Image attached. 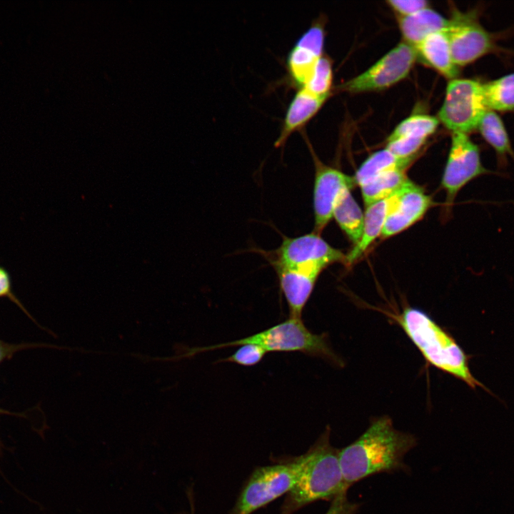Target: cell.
Wrapping results in <instances>:
<instances>
[{
	"instance_id": "6da1fadb",
	"label": "cell",
	"mask_w": 514,
	"mask_h": 514,
	"mask_svg": "<svg viewBox=\"0 0 514 514\" xmlns=\"http://www.w3.org/2000/svg\"><path fill=\"white\" fill-rule=\"evenodd\" d=\"M416 445V438L395 429L390 417L374 419L356 440L339 450L346 484L349 488L368 476L405 469L404 457Z\"/></svg>"
},
{
	"instance_id": "7a4b0ae2",
	"label": "cell",
	"mask_w": 514,
	"mask_h": 514,
	"mask_svg": "<svg viewBox=\"0 0 514 514\" xmlns=\"http://www.w3.org/2000/svg\"><path fill=\"white\" fill-rule=\"evenodd\" d=\"M328 426L305 453V460L297 481L286 495L278 514H293L318 500H332L347 493L339 462V449L330 442Z\"/></svg>"
},
{
	"instance_id": "3957f363",
	"label": "cell",
	"mask_w": 514,
	"mask_h": 514,
	"mask_svg": "<svg viewBox=\"0 0 514 514\" xmlns=\"http://www.w3.org/2000/svg\"><path fill=\"white\" fill-rule=\"evenodd\" d=\"M392 318L429 364L460 379L472 389L480 386L490 392L471 373L468 356L461 347L428 314L407 307Z\"/></svg>"
},
{
	"instance_id": "277c9868",
	"label": "cell",
	"mask_w": 514,
	"mask_h": 514,
	"mask_svg": "<svg viewBox=\"0 0 514 514\" xmlns=\"http://www.w3.org/2000/svg\"><path fill=\"white\" fill-rule=\"evenodd\" d=\"M244 344L259 346L267 353L300 352L321 358L336 365L341 363V361L329 346L326 334L312 333L301 318L293 317L248 337L206 346L199 349V351H213Z\"/></svg>"
},
{
	"instance_id": "5b68a950",
	"label": "cell",
	"mask_w": 514,
	"mask_h": 514,
	"mask_svg": "<svg viewBox=\"0 0 514 514\" xmlns=\"http://www.w3.org/2000/svg\"><path fill=\"white\" fill-rule=\"evenodd\" d=\"M304 460L303 454L256 468L243 485L229 514H252L286 495L297 481Z\"/></svg>"
},
{
	"instance_id": "8992f818",
	"label": "cell",
	"mask_w": 514,
	"mask_h": 514,
	"mask_svg": "<svg viewBox=\"0 0 514 514\" xmlns=\"http://www.w3.org/2000/svg\"><path fill=\"white\" fill-rule=\"evenodd\" d=\"M274 268H284L319 276L328 266L346 262V255L328 244L314 232L297 237H285L275 251Z\"/></svg>"
},
{
	"instance_id": "52a82bcc",
	"label": "cell",
	"mask_w": 514,
	"mask_h": 514,
	"mask_svg": "<svg viewBox=\"0 0 514 514\" xmlns=\"http://www.w3.org/2000/svg\"><path fill=\"white\" fill-rule=\"evenodd\" d=\"M487 109L482 83L454 79L448 84L438 120L452 133L468 134L477 129Z\"/></svg>"
},
{
	"instance_id": "ba28073f",
	"label": "cell",
	"mask_w": 514,
	"mask_h": 514,
	"mask_svg": "<svg viewBox=\"0 0 514 514\" xmlns=\"http://www.w3.org/2000/svg\"><path fill=\"white\" fill-rule=\"evenodd\" d=\"M417 59L415 49L403 41L364 72L344 82L339 89L351 93L386 89L407 77Z\"/></svg>"
},
{
	"instance_id": "9c48e42d",
	"label": "cell",
	"mask_w": 514,
	"mask_h": 514,
	"mask_svg": "<svg viewBox=\"0 0 514 514\" xmlns=\"http://www.w3.org/2000/svg\"><path fill=\"white\" fill-rule=\"evenodd\" d=\"M488 174L503 176L484 167L480 148L468 134L452 133L450 148L441 180L448 206H452L458 193L466 184Z\"/></svg>"
},
{
	"instance_id": "30bf717a",
	"label": "cell",
	"mask_w": 514,
	"mask_h": 514,
	"mask_svg": "<svg viewBox=\"0 0 514 514\" xmlns=\"http://www.w3.org/2000/svg\"><path fill=\"white\" fill-rule=\"evenodd\" d=\"M446 30L454 64L468 65L493 51L491 34L484 29L475 11H453Z\"/></svg>"
},
{
	"instance_id": "8fae6325",
	"label": "cell",
	"mask_w": 514,
	"mask_h": 514,
	"mask_svg": "<svg viewBox=\"0 0 514 514\" xmlns=\"http://www.w3.org/2000/svg\"><path fill=\"white\" fill-rule=\"evenodd\" d=\"M306 143L313 156L315 166L313 185L314 230L320 234L333 218V212L341 192L356 186L353 177L323 164L316 156L308 140Z\"/></svg>"
},
{
	"instance_id": "7c38bea8",
	"label": "cell",
	"mask_w": 514,
	"mask_h": 514,
	"mask_svg": "<svg viewBox=\"0 0 514 514\" xmlns=\"http://www.w3.org/2000/svg\"><path fill=\"white\" fill-rule=\"evenodd\" d=\"M325 33L319 23L313 24L297 39L286 58V69L291 83L298 89L306 86L323 56Z\"/></svg>"
},
{
	"instance_id": "4fadbf2b",
	"label": "cell",
	"mask_w": 514,
	"mask_h": 514,
	"mask_svg": "<svg viewBox=\"0 0 514 514\" xmlns=\"http://www.w3.org/2000/svg\"><path fill=\"white\" fill-rule=\"evenodd\" d=\"M433 204L430 196L410 180L398 191L381 236L390 237L419 221Z\"/></svg>"
},
{
	"instance_id": "5bb4252c",
	"label": "cell",
	"mask_w": 514,
	"mask_h": 514,
	"mask_svg": "<svg viewBox=\"0 0 514 514\" xmlns=\"http://www.w3.org/2000/svg\"><path fill=\"white\" fill-rule=\"evenodd\" d=\"M328 97L314 95L303 89H298L287 107L275 146H282L293 133L301 130L318 113Z\"/></svg>"
},
{
	"instance_id": "9a60e30c",
	"label": "cell",
	"mask_w": 514,
	"mask_h": 514,
	"mask_svg": "<svg viewBox=\"0 0 514 514\" xmlns=\"http://www.w3.org/2000/svg\"><path fill=\"white\" fill-rule=\"evenodd\" d=\"M275 270L288 304L289 317L301 318L318 276L284 268H276Z\"/></svg>"
},
{
	"instance_id": "2e32d148",
	"label": "cell",
	"mask_w": 514,
	"mask_h": 514,
	"mask_svg": "<svg viewBox=\"0 0 514 514\" xmlns=\"http://www.w3.org/2000/svg\"><path fill=\"white\" fill-rule=\"evenodd\" d=\"M398 191L386 198L366 206L361 238L346 255V264L351 265L358 260L376 238L381 236L388 216L396 200Z\"/></svg>"
},
{
	"instance_id": "e0dca14e",
	"label": "cell",
	"mask_w": 514,
	"mask_h": 514,
	"mask_svg": "<svg viewBox=\"0 0 514 514\" xmlns=\"http://www.w3.org/2000/svg\"><path fill=\"white\" fill-rule=\"evenodd\" d=\"M446 30L429 35L415 49L418 58L452 80L456 79L459 68L453 62Z\"/></svg>"
},
{
	"instance_id": "ac0fdd59",
	"label": "cell",
	"mask_w": 514,
	"mask_h": 514,
	"mask_svg": "<svg viewBox=\"0 0 514 514\" xmlns=\"http://www.w3.org/2000/svg\"><path fill=\"white\" fill-rule=\"evenodd\" d=\"M398 24L404 42L415 48L429 35L446 30L449 20L428 7L411 16L399 17Z\"/></svg>"
},
{
	"instance_id": "d6986e66",
	"label": "cell",
	"mask_w": 514,
	"mask_h": 514,
	"mask_svg": "<svg viewBox=\"0 0 514 514\" xmlns=\"http://www.w3.org/2000/svg\"><path fill=\"white\" fill-rule=\"evenodd\" d=\"M351 190L346 188L340 194L333 209V218L356 246L363 234L364 213L353 197Z\"/></svg>"
},
{
	"instance_id": "ffe728a7",
	"label": "cell",
	"mask_w": 514,
	"mask_h": 514,
	"mask_svg": "<svg viewBox=\"0 0 514 514\" xmlns=\"http://www.w3.org/2000/svg\"><path fill=\"white\" fill-rule=\"evenodd\" d=\"M477 129L495 151L499 167H505L508 155L514 158V152L504 124L496 111L487 109Z\"/></svg>"
},
{
	"instance_id": "44dd1931",
	"label": "cell",
	"mask_w": 514,
	"mask_h": 514,
	"mask_svg": "<svg viewBox=\"0 0 514 514\" xmlns=\"http://www.w3.org/2000/svg\"><path fill=\"white\" fill-rule=\"evenodd\" d=\"M416 156L399 157L386 148L378 151L371 154L356 171L353 176L355 183L361 186L383 173L393 170L405 171Z\"/></svg>"
},
{
	"instance_id": "7402d4cb",
	"label": "cell",
	"mask_w": 514,
	"mask_h": 514,
	"mask_svg": "<svg viewBox=\"0 0 514 514\" xmlns=\"http://www.w3.org/2000/svg\"><path fill=\"white\" fill-rule=\"evenodd\" d=\"M408 181L403 170H393L375 177L360 186L364 203L368 206L389 197Z\"/></svg>"
},
{
	"instance_id": "603a6c76",
	"label": "cell",
	"mask_w": 514,
	"mask_h": 514,
	"mask_svg": "<svg viewBox=\"0 0 514 514\" xmlns=\"http://www.w3.org/2000/svg\"><path fill=\"white\" fill-rule=\"evenodd\" d=\"M483 90L488 109L514 111V73L483 83Z\"/></svg>"
},
{
	"instance_id": "cb8c5ba5",
	"label": "cell",
	"mask_w": 514,
	"mask_h": 514,
	"mask_svg": "<svg viewBox=\"0 0 514 514\" xmlns=\"http://www.w3.org/2000/svg\"><path fill=\"white\" fill-rule=\"evenodd\" d=\"M439 124L438 118L426 114H414L402 121L388 137V141L399 138H424L433 134Z\"/></svg>"
},
{
	"instance_id": "d4e9b609",
	"label": "cell",
	"mask_w": 514,
	"mask_h": 514,
	"mask_svg": "<svg viewBox=\"0 0 514 514\" xmlns=\"http://www.w3.org/2000/svg\"><path fill=\"white\" fill-rule=\"evenodd\" d=\"M332 78L331 61L327 56L323 55L318 61L310 79L302 89L314 95L329 96Z\"/></svg>"
},
{
	"instance_id": "484cf974",
	"label": "cell",
	"mask_w": 514,
	"mask_h": 514,
	"mask_svg": "<svg viewBox=\"0 0 514 514\" xmlns=\"http://www.w3.org/2000/svg\"><path fill=\"white\" fill-rule=\"evenodd\" d=\"M239 346L233 353L221 361L243 366H253L260 363L267 353L265 349L257 345L244 344Z\"/></svg>"
},
{
	"instance_id": "4316f807",
	"label": "cell",
	"mask_w": 514,
	"mask_h": 514,
	"mask_svg": "<svg viewBox=\"0 0 514 514\" xmlns=\"http://www.w3.org/2000/svg\"><path fill=\"white\" fill-rule=\"evenodd\" d=\"M425 141L418 138H399L388 141L386 148L399 157H413L417 156Z\"/></svg>"
},
{
	"instance_id": "83f0119b",
	"label": "cell",
	"mask_w": 514,
	"mask_h": 514,
	"mask_svg": "<svg viewBox=\"0 0 514 514\" xmlns=\"http://www.w3.org/2000/svg\"><path fill=\"white\" fill-rule=\"evenodd\" d=\"M387 3L399 17L411 16L428 7L425 0H390Z\"/></svg>"
},
{
	"instance_id": "f1b7e54d",
	"label": "cell",
	"mask_w": 514,
	"mask_h": 514,
	"mask_svg": "<svg viewBox=\"0 0 514 514\" xmlns=\"http://www.w3.org/2000/svg\"><path fill=\"white\" fill-rule=\"evenodd\" d=\"M0 298H8L20 309H21L30 318L27 310L19 301L13 291L11 277L8 270L0 265Z\"/></svg>"
},
{
	"instance_id": "f546056e",
	"label": "cell",
	"mask_w": 514,
	"mask_h": 514,
	"mask_svg": "<svg viewBox=\"0 0 514 514\" xmlns=\"http://www.w3.org/2000/svg\"><path fill=\"white\" fill-rule=\"evenodd\" d=\"M358 508L359 504L350 501L347 493H343L331 500L325 514H356Z\"/></svg>"
},
{
	"instance_id": "4dcf8cb0",
	"label": "cell",
	"mask_w": 514,
	"mask_h": 514,
	"mask_svg": "<svg viewBox=\"0 0 514 514\" xmlns=\"http://www.w3.org/2000/svg\"><path fill=\"white\" fill-rule=\"evenodd\" d=\"M34 346V344L25 343H9L0 339V364L4 361L11 359L16 353Z\"/></svg>"
},
{
	"instance_id": "1f68e13d",
	"label": "cell",
	"mask_w": 514,
	"mask_h": 514,
	"mask_svg": "<svg viewBox=\"0 0 514 514\" xmlns=\"http://www.w3.org/2000/svg\"><path fill=\"white\" fill-rule=\"evenodd\" d=\"M186 495H187L189 505H190V512H189V513H184L182 514H195V498H194V492H193L192 485L187 488Z\"/></svg>"
},
{
	"instance_id": "d6a6232c",
	"label": "cell",
	"mask_w": 514,
	"mask_h": 514,
	"mask_svg": "<svg viewBox=\"0 0 514 514\" xmlns=\"http://www.w3.org/2000/svg\"><path fill=\"white\" fill-rule=\"evenodd\" d=\"M1 414H9V415H21V414L11 413V412H9V411H8V410H4V409H2V408H0V415H1ZM0 446H1V445H0Z\"/></svg>"
}]
</instances>
